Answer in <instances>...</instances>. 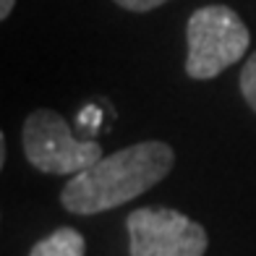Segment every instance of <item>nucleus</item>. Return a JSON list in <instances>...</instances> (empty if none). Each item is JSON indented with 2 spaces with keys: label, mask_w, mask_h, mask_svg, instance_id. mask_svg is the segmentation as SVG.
<instances>
[{
  "label": "nucleus",
  "mask_w": 256,
  "mask_h": 256,
  "mask_svg": "<svg viewBox=\"0 0 256 256\" xmlns=\"http://www.w3.org/2000/svg\"><path fill=\"white\" fill-rule=\"evenodd\" d=\"M176 152L165 142H142L102 157L63 186L60 204L71 214H100L115 209L165 180Z\"/></svg>",
  "instance_id": "nucleus-1"
},
{
  "label": "nucleus",
  "mask_w": 256,
  "mask_h": 256,
  "mask_svg": "<svg viewBox=\"0 0 256 256\" xmlns=\"http://www.w3.org/2000/svg\"><path fill=\"white\" fill-rule=\"evenodd\" d=\"M186 74L191 78H214L238 63L248 50V29L228 6H204L194 10L186 24Z\"/></svg>",
  "instance_id": "nucleus-2"
},
{
  "label": "nucleus",
  "mask_w": 256,
  "mask_h": 256,
  "mask_svg": "<svg viewBox=\"0 0 256 256\" xmlns=\"http://www.w3.org/2000/svg\"><path fill=\"white\" fill-rule=\"evenodd\" d=\"M21 138L29 165L48 176H78L104 157L97 142L76 138L68 120L52 110H34Z\"/></svg>",
  "instance_id": "nucleus-3"
},
{
  "label": "nucleus",
  "mask_w": 256,
  "mask_h": 256,
  "mask_svg": "<svg viewBox=\"0 0 256 256\" xmlns=\"http://www.w3.org/2000/svg\"><path fill=\"white\" fill-rule=\"evenodd\" d=\"M131 256H204L206 230L178 209L142 206L126 220Z\"/></svg>",
  "instance_id": "nucleus-4"
},
{
  "label": "nucleus",
  "mask_w": 256,
  "mask_h": 256,
  "mask_svg": "<svg viewBox=\"0 0 256 256\" xmlns=\"http://www.w3.org/2000/svg\"><path fill=\"white\" fill-rule=\"evenodd\" d=\"M84 254H86V240L74 228L52 230L48 238L37 240L29 251V256H84Z\"/></svg>",
  "instance_id": "nucleus-5"
},
{
  "label": "nucleus",
  "mask_w": 256,
  "mask_h": 256,
  "mask_svg": "<svg viewBox=\"0 0 256 256\" xmlns=\"http://www.w3.org/2000/svg\"><path fill=\"white\" fill-rule=\"evenodd\" d=\"M238 86H240V94H243V100L248 102V108L256 112V52H254V55L248 58V60H246V66H243Z\"/></svg>",
  "instance_id": "nucleus-6"
},
{
  "label": "nucleus",
  "mask_w": 256,
  "mask_h": 256,
  "mask_svg": "<svg viewBox=\"0 0 256 256\" xmlns=\"http://www.w3.org/2000/svg\"><path fill=\"white\" fill-rule=\"evenodd\" d=\"M120 8L126 10H136V14H144V10H152V8H160L162 3H168V0H115Z\"/></svg>",
  "instance_id": "nucleus-7"
},
{
  "label": "nucleus",
  "mask_w": 256,
  "mask_h": 256,
  "mask_svg": "<svg viewBox=\"0 0 256 256\" xmlns=\"http://www.w3.org/2000/svg\"><path fill=\"white\" fill-rule=\"evenodd\" d=\"M14 6H16V0H0V18H8Z\"/></svg>",
  "instance_id": "nucleus-8"
},
{
  "label": "nucleus",
  "mask_w": 256,
  "mask_h": 256,
  "mask_svg": "<svg viewBox=\"0 0 256 256\" xmlns=\"http://www.w3.org/2000/svg\"><path fill=\"white\" fill-rule=\"evenodd\" d=\"M6 162V136H0V165Z\"/></svg>",
  "instance_id": "nucleus-9"
}]
</instances>
